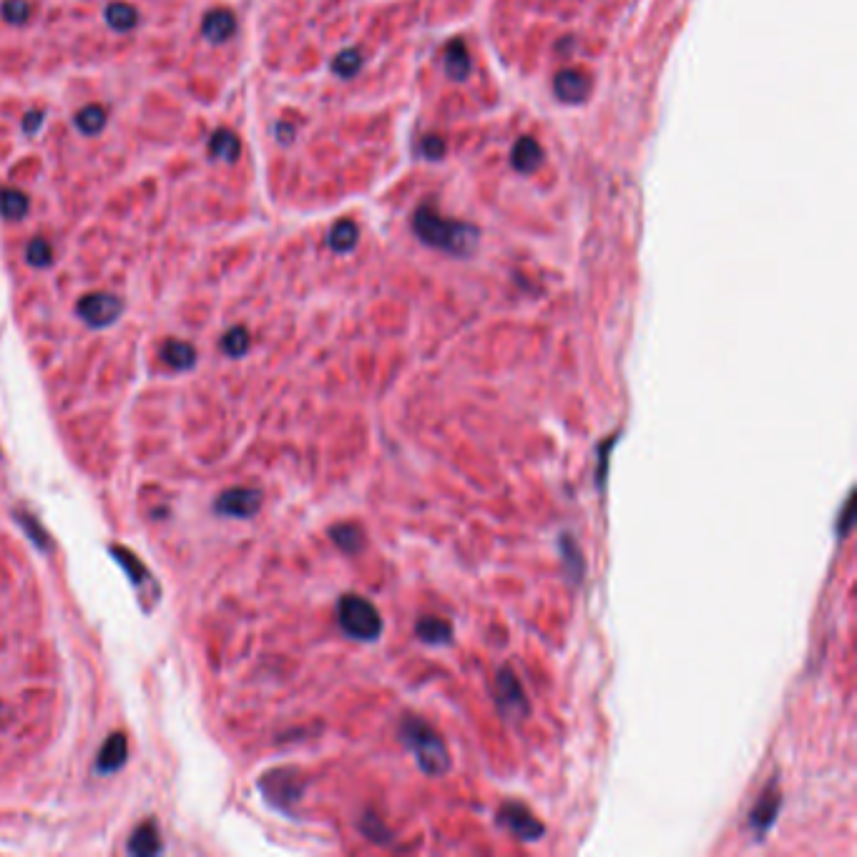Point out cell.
I'll return each mask as SVG.
<instances>
[{
	"instance_id": "cell-7",
	"label": "cell",
	"mask_w": 857,
	"mask_h": 857,
	"mask_svg": "<svg viewBox=\"0 0 857 857\" xmlns=\"http://www.w3.org/2000/svg\"><path fill=\"white\" fill-rule=\"evenodd\" d=\"M780 807H782L780 780H772L770 785L762 790V795H759V800L754 802L752 810H749V827H752V832L757 835V840H762V835H767L770 827L775 825L777 815H780Z\"/></svg>"
},
{
	"instance_id": "cell-11",
	"label": "cell",
	"mask_w": 857,
	"mask_h": 857,
	"mask_svg": "<svg viewBox=\"0 0 857 857\" xmlns=\"http://www.w3.org/2000/svg\"><path fill=\"white\" fill-rule=\"evenodd\" d=\"M267 780L277 782L279 790H267L269 800L274 802L277 807H290L292 802L300 800V792H302V782L297 780V775L292 770H279L272 772V775H267Z\"/></svg>"
},
{
	"instance_id": "cell-30",
	"label": "cell",
	"mask_w": 857,
	"mask_h": 857,
	"mask_svg": "<svg viewBox=\"0 0 857 857\" xmlns=\"http://www.w3.org/2000/svg\"><path fill=\"white\" fill-rule=\"evenodd\" d=\"M423 154L428 156V159H443L445 156V144L440 136H425L423 139Z\"/></svg>"
},
{
	"instance_id": "cell-15",
	"label": "cell",
	"mask_w": 857,
	"mask_h": 857,
	"mask_svg": "<svg viewBox=\"0 0 857 857\" xmlns=\"http://www.w3.org/2000/svg\"><path fill=\"white\" fill-rule=\"evenodd\" d=\"M558 548H561L563 571H566L568 581H571V584H581V579H584V571H586V563H584V556H581L579 546H576V541L568 536V533H563L561 541H558Z\"/></svg>"
},
{
	"instance_id": "cell-26",
	"label": "cell",
	"mask_w": 857,
	"mask_h": 857,
	"mask_svg": "<svg viewBox=\"0 0 857 857\" xmlns=\"http://www.w3.org/2000/svg\"><path fill=\"white\" fill-rule=\"evenodd\" d=\"M222 350L227 352L229 357H242L244 352L249 350V332L244 330V327H232V330L224 335Z\"/></svg>"
},
{
	"instance_id": "cell-20",
	"label": "cell",
	"mask_w": 857,
	"mask_h": 857,
	"mask_svg": "<svg viewBox=\"0 0 857 857\" xmlns=\"http://www.w3.org/2000/svg\"><path fill=\"white\" fill-rule=\"evenodd\" d=\"M73 124H76V129L86 136L101 134L106 126V109L99 104L83 106V109L76 114V119H73Z\"/></svg>"
},
{
	"instance_id": "cell-4",
	"label": "cell",
	"mask_w": 857,
	"mask_h": 857,
	"mask_svg": "<svg viewBox=\"0 0 857 857\" xmlns=\"http://www.w3.org/2000/svg\"><path fill=\"white\" fill-rule=\"evenodd\" d=\"M493 702H496L498 712L508 722H516V719H526L531 712V704H528L526 692H523L521 679L516 677L511 666H501L493 679Z\"/></svg>"
},
{
	"instance_id": "cell-16",
	"label": "cell",
	"mask_w": 857,
	"mask_h": 857,
	"mask_svg": "<svg viewBox=\"0 0 857 857\" xmlns=\"http://www.w3.org/2000/svg\"><path fill=\"white\" fill-rule=\"evenodd\" d=\"M445 73H448L453 81H465L470 73V56H468V48H465L463 41H450L448 48H445Z\"/></svg>"
},
{
	"instance_id": "cell-17",
	"label": "cell",
	"mask_w": 857,
	"mask_h": 857,
	"mask_svg": "<svg viewBox=\"0 0 857 857\" xmlns=\"http://www.w3.org/2000/svg\"><path fill=\"white\" fill-rule=\"evenodd\" d=\"M161 357H164L166 365H171L174 370H192V367L197 365V350L184 340L166 342L164 350H161Z\"/></svg>"
},
{
	"instance_id": "cell-10",
	"label": "cell",
	"mask_w": 857,
	"mask_h": 857,
	"mask_svg": "<svg viewBox=\"0 0 857 857\" xmlns=\"http://www.w3.org/2000/svg\"><path fill=\"white\" fill-rule=\"evenodd\" d=\"M553 91H556L558 99L566 101V104H581V101L589 96L591 83L584 73L571 71V68H568V71H561L556 76V81H553Z\"/></svg>"
},
{
	"instance_id": "cell-19",
	"label": "cell",
	"mask_w": 857,
	"mask_h": 857,
	"mask_svg": "<svg viewBox=\"0 0 857 857\" xmlns=\"http://www.w3.org/2000/svg\"><path fill=\"white\" fill-rule=\"evenodd\" d=\"M209 149H212V156H217V159L224 161H237L239 159V151H242V144H239L237 134L229 129H219L214 131L212 141H209Z\"/></svg>"
},
{
	"instance_id": "cell-22",
	"label": "cell",
	"mask_w": 857,
	"mask_h": 857,
	"mask_svg": "<svg viewBox=\"0 0 857 857\" xmlns=\"http://www.w3.org/2000/svg\"><path fill=\"white\" fill-rule=\"evenodd\" d=\"M0 214L8 222H18L28 214V197L18 189H0Z\"/></svg>"
},
{
	"instance_id": "cell-8",
	"label": "cell",
	"mask_w": 857,
	"mask_h": 857,
	"mask_svg": "<svg viewBox=\"0 0 857 857\" xmlns=\"http://www.w3.org/2000/svg\"><path fill=\"white\" fill-rule=\"evenodd\" d=\"M259 508H262V493L254 488H232L217 501V511L229 518H249Z\"/></svg>"
},
{
	"instance_id": "cell-5",
	"label": "cell",
	"mask_w": 857,
	"mask_h": 857,
	"mask_svg": "<svg viewBox=\"0 0 857 857\" xmlns=\"http://www.w3.org/2000/svg\"><path fill=\"white\" fill-rule=\"evenodd\" d=\"M496 820L521 842H536L541 840L543 832H546L543 822L538 820L526 805H521V802H503Z\"/></svg>"
},
{
	"instance_id": "cell-28",
	"label": "cell",
	"mask_w": 857,
	"mask_h": 857,
	"mask_svg": "<svg viewBox=\"0 0 857 857\" xmlns=\"http://www.w3.org/2000/svg\"><path fill=\"white\" fill-rule=\"evenodd\" d=\"M3 18L13 26H21L31 18V3L28 0H3V8H0Z\"/></svg>"
},
{
	"instance_id": "cell-18",
	"label": "cell",
	"mask_w": 857,
	"mask_h": 857,
	"mask_svg": "<svg viewBox=\"0 0 857 857\" xmlns=\"http://www.w3.org/2000/svg\"><path fill=\"white\" fill-rule=\"evenodd\" d=\"M106 23H109L114 31L129 33L139 26V11H136L134 6H129V3L116 0V3H109V6H106Z\"/></svg>"
},
{
	"instance_id": "cell-1",
	"label": "cell",
	"mask_w": 857,
	"mask_h": 857,
	"mask_svg": "<svg viewBox=\"0 0 857 857\" xmlns=\"http://www.w3.org/2000/svg\"><path fill=\"white\" fill-rule=\"evenodd\" d=\"M400 742L415 757L420 770L430 777H443L450 770V754L443 737L430 722L418 714H405L398 727Z\"/></svg>"
},
{
	"instance_id": "cell-23",
	"label": "cell",
	"mask_w": 857,
	"mask_h": 857,
	"mask_svg": "<svg viewBox=\"0 0 857 857\" xmlns=\"http://www.w3.org/2000/svg\"><path fill=\"white\" fill-rule=\"evenodd\" d=\"M357 239H360V232H357V227L352 222H337L335 227L330 229V234H327V242H330V247L335 249V252L347 254L355 249Z\"/></svg>"
},
{
	"instance_id": "cell-9",
	"label": "cell",
	"mask_w": 857,
	"mask_h": 857,
	"mask_svg": "<svg viewBox=\"0 0 857 857\" xmlns=\"http://www.w3.org/2000/svg\"><path fill=\"white\" fill-rule=\"evenodd\" d=\"M234 31H237V18H234V13L227 11V8H214V11H209L207 16H204L202 36L207 38L209 43H214V46L227 43L229 38L234 36Z\"/></svg>"
},
{
	"instance_id": "cell-12",
	"label": "cell",
	"mask_w": 857,
	"mask_h": 857,
	"mask_svg": "<svg viewBox=\"0 0 857 857\" xmlns=\"http://www.w3.org/2000/svg\"><path fill=\"white\" fill-rule=\"evenodd\" d=\"M415 636H418L423 644L430 646H445L453 641V626L450 621L440 619V616H423L415 624Z\"/></svg>"
},
{
	"instance_id": "cell-31",
	"label": "cell",
	"mask_w": 857,
	"mask_h": 857,
	"mask_svg": "<svg viewBox=\"0 0 857 857\" xmlns=\"http://www.w3.org/2000/svg\"><path fill=\"white\" fill-rule=\"evenodd\" d=\"M43 119H46V111H41V109H33V111H28L26 116H23V131H26V134H38V129H41L43 126Z\"/></svg>"
},
{
	"instance_id": "cell-33",
	"label": "cell",
	"mask_w": 857,
	"mask_h": 857,
	"mask_svg": "<svg viewBox=\"0 0 857 857\" xmlns=\"http://www.w3.org/2000/svg\"><path fill=\"white\" fill-rule=\"evenodd\" d=\"M277 139L279 144H292V139H295V126L287 124V121H282V124H277Z\"/></svg>"
},
{
	"instance_id": "cell-3",
	"label": "cell",
	"mask_w": 857,
	"mask_h": 857,
	"mask_svg": "<svg viewBox=\"0 0 857 857\" xmlns=\"http://www.w3.org/2000/svg\"><path fill=\"white\" fill-rule=\"evenodd\" d=\"M337 621L350 639L375 641L383 634V616L367 599L357 594H345L337 604Z\"/></svg>"
},
{
	"instance_id": "cell-6",
	"label": "cell",
	"mask_w": 857,
	"mask_h": 857,
	"mask_svg": "<svg viewBox=\"0 0 857 857\" xmlns=\"http://www.w3.org/2000/svg\"><path fill=\"white\" fill-rule=\"evenodd\" d=\"M76 310L78 317H81L88 327H96V330H99V327H109L119 320L121 312H124V302L116 295L93 292V295H86L83 300H78Z\"/></svg>"
},
{
	"instance_id": "cell-2",
	"label": "cell",
	"mask_w": 857,
	"mask_h": 857,
	"mask_svg": "<svg viewBox=\"0 0 857 857\" xmlns=\"http://www.w3.org/2000/svg\"><path fill=\"white\" fill-rule=\"evenodd\" d=\"M413 229L420 237V242L430 244L435 249H443L448 254H458V257H468L475 249V244H478V239H481V232L473 224L445 219L430 207H420L415 212Z\"/></svg>"
},
{
	"instance_id": "cell-13",
	"label": "cell",
	"mask_w": 857,
	"mask_h": 857,
	"mask_svg": "<svg viewBox=\"0 0 857 857\" xmlns=\"http://www.w3.org/2000/svg\"><path fill=\"white\" fill-rule=\"evenodd\" d=\"M511 164L521 174H533L543 164V149L538 146V141L531 139V136L518 139V144L511 151Z\"/></svg>"
},
{
	"instance_id": "cell-21",
	"label": "cell",
	"mask_w": 857,
	"mask_h": 857,
	"mask_svg": "<svg viewBox=\"0 0 857 857\" xmlns=\"http://www.w3.org/2000/svg\"><path fill=\"white\" fill-rule=\"evenodd\" d=\"M330 536L345 553H360L365 546V533L355 523H340V526L332 528Z\"/></svg>"
},
{
	"instance_id": "cell-27",
	"label": "cell",
	"mask_w": 857,
	"mask_h": 857,
	"mask_svg": "<svg viewBox=\"0 0 857 857\" xmlns=\"http://www.w3.org/2000/svg\"><path fill=\"white\" fill-rule=\"evenodd\" d=\"M362 66V56L355 51V48H347V51H342L340 56L335 58V63H332V71L337 73V76L342 78H352L357 71H360Z\"/></svg>"
},
{
	"instance_id": "cell-25",
	"label": "cell",
	"mask_w": 857,
	"mask_h": 857,
	"mask_svg": "<svg viewBox=\"0 0 857 857\" xmlns=\"http://www.w3.org/2000/svg\"><path fill=\"white\" fill-rule=\"evenodd\" d=\"M26 259H28V264H31V267H36V269L51 267L53 264L51 244H48L46 239H41V237H33L26 247Z\"/></svg>"
},
{
	"instance_id": "cell-24",
	"label": "cell",
	"mask_w": 857,
	"mask_h": 857,
	"mask_svg": "<svg viewBox=\"0 0 857 857\" xmlns=\"http://www.w3.org/2000/svg\"><path fill=\"white\" fill-rule=\"evenodd\" d=\"M159 850H161V845H159V835H156L154 825L139 827L129 842L131 855H156Z\"/></svg>"
},
{
	"instance_id": "cell-29",
	"label": "cell",
	"mask_w": 857,
	"mask_h": 857,
	"mask_svg": "<svg viewBox=\"0 0 857 857\" xmlns=\"http://www.w3.org/2000/svg\"><path fill=\"white\" fill-rule=\"evenodd\" d=\"M360 830L365 832V837L367 840H372V842H390V832L385 830L383 827V822H380V817H372V815H367L365 820H362V825H360Z\"/></svg>"
},
{
	"instance_id": "cell-14",
	"label": "cell",
	"mask_w": 857,
	"mask_h": 857,
	"mask_svg": "<svg viewBox=\"0 0 857 857\" xmlns=\"http://www.w3.org/2000/svg\"><path fill=\"white\" fill-rule=\"evenodd\" d=\"M126 752H129V742H126L124 734H111V739L104 744V749H101L96 770L106 772V775L121 770L126 762Z\"/></svg>"
},
{
	"instance_id": "cell-32",
	"label": "cell",
	"mask_w": 857,
	"mask_h": 857,
	"mask_svg": "<svg viewBox=\"0 0 857 857\" xmlns=\"http://www.w3.org/2000/svg\"><path fill=\"white\" fill-rule=\"evenodd\" d=\"M616 443V438H609L606 440L604 445H601V453H599V458H601V468H599V483L601 486H604V478H606V463H609V448L611 445Z\"/></svg>"
}]
</instances>
